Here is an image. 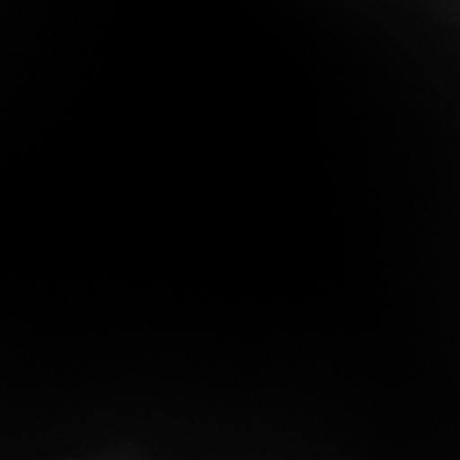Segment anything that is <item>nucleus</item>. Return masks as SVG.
Here are the masks:
<instances>
[]
</instances>
